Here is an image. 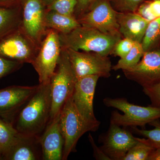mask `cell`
<instances>
[{
  "label": "cell",
  "instance_id": "obj_1",
  "mask_svg": "<svg viewBox=\"0 0 160 160\" xmlns=\"http://www.w3.org/2000/svg\"><path fill=\"white\" fill-rule=\"evenodd\" d=\"M51 104L50 84H39L37 90L17 113L13 126L18 132L39 137L50 119Z\"/></svg>",
  "mask_w": 160,
  "mask_h": 160
},
{
  "label": "cell",
  "instance_id": "obj_2",
  "mask_svg": "<svg viewBox=\"0 0 160 160\" xmlns=\"http://www.w3.org/2000/svg\"><path fill=\"white\" fill-rule=\"evenodd\" d=\"M59 37L62 48L95 52L105 57L112 54L116 44L122 38L121 35L106 34L82 26L69 33H59Z\"/></svg>",
  "mask_w": 160,
  "mask_h": 160
},
{
  "label": "cell",
  "instance_id": "obj_3",
  "mask_svg": "<svg viewBox=\"0 0 160 160\" xmlns=\"http://www.w3.org/2000/svg\"><path fill=\"white\" fill-rule=\"evenodd\" d=\"M77 81L67 50L62 48L56 68L49 83L52 99L49 121L59 114L65 103L72 96Z\"/></svg>",
  "mask_w": 160,
  "mask_h": 160
},
{
  "label": "cell",
  "instance_id": "obj_4",
  "mask_svg": "<svg viewBox=\"0 0 160 160\" xmlns=\"http://www.w3.org/2000/svg\"><path fill=\"white\" fill-rule=\"evenodd\" d=\"M103 103L107 107L121 110L124 114L117 111L112 113L110 122L123 127H137L145 128L154 120L160 118V108L150 106H142L131 104L125 98H106Z\"/></svg>",
  "mask_w": 160,
  "mask_h": 160
},
{
  "label": "cell",
  "instance_id": "obj_5",
  "mask_svg": "<svg viewBox=\"0 0 160 160\" xmlns=\"http://www.w3.org/2000/svg\"><path fill=\"white\" fill-rule=\"evenodd\" d=\"M99 78L89 75L79 79L72 95L76 109L88 131H96L101 124L95 116L93 107L95 91Z\"/></svg>",
  "mask_w": 160,
  "mask_h": 160
},
{
  "label": "cell",
  "instance_id": "obj_6",
  "mask_svg": "<svg viewBox=\"0 0 160 160\" xmlns=\"http://www.w3.org/2000/svg\"><path fill=\"white\" fill-rule=\"evenodd\" d=\"M62 47L57 31L48 29L32 65L37 72L39 84L50 83L61 54Z\"/></svg>",
  "mask_w": 160,
  "mask_h": 160
},
{
  "label": "cell",
  "instance_id": "obj_7",
  "mask_svg": "<svg viewBox=\"0 0 160 160\" xmlns=\"http://www.w3.org/2000/svg\"><path fill=\"white\" fill-rule=\"evenodd\" d=\"M21 29L40 48L48 29L46 25L47 6L42 0H21Z\"/></svg>",
  "mask_w": 160,
  "mask_h": 160
},
{
  "label": "cell",
  "instance_id": "obj_8",
  "mask_svg": "<svg viewBox=\"0 0 160 160\" xmlns=\"http://www.w3.org/2000/svg\"><path fill=\"white\" fill-rule=\"evenodd\" d=\"M60 125L64 140L62 160H66L71 152L76 151L80 138L89 132L76 109L72 96L60 112Z\"/></svg>",
  "mask_w": 160,
  "mask_h": 160
},
{
  "label": "cell",
  "instance_id": "obj_9",
  "mask_svg": "<svg viewBox=\"0 0 160 160\" xmlns=\"http://www.w3.org/2000/svg\"><path fill=\"white\" fill-rule=\"evenodd\" d=\"M117 14V12L109 0H96L88 11L77 19L81 26L93 28L106 34L121 35Z\"/></svg>",
  "mask_w": 160,
  "mask_h": 160
},
{
  "label": "cell",
  "instance_id": "obj_10",
  "mask_svg": "<svg viewBox=\"0 0 160 160\" xmlns=\"http://www.w3.org/2000/svg\"><path fill=\"white\" fill-rule=\"evenodd\" d=\"M77 80L89 75L108 78L111 75V62L108 57L93 52L66 49Z\"/></svg>",
  "mask_w": 160,
  "mask_h": 160
},
{
  "label": "cell",
  "instance_id": "obj_11",
  "mask_svg": "<svg viewBox=\"0 0 160 160\" xmlns=\"http://www.w3.org/2000/svg\"><path fill=\"white\" fill-rule=\"evenodd\" d=\"M39 48L20 28L0 41V56L32 64Z\"/></svg>",
  "mask_w": 160,
  "mask_h": 160
},
{
  "label": "cell",
  "instance_id": "obj_12",
  "mask_svg": "<svg viewBox=\"0 0 160 160\" xmlns=\"http://www.w3.org/2000/svg\"><path fill=\"white\" fill-rule=\"evenodd\" d=\"M128 79L142 87L160 81V48L144 52L142 60L133 68L123 70Z\"/></svg>",
  "mask_w": 160,
  "mask_h": 160
},
{
  "label": "cell",
  "instance_id": "obj_13",
  "mask_svg": "<svg viewBox=\"0 0 160 160\" xmlns=\"http://www.w3.org/2000/svg\"><path fill=\"white\" fill-rule=\"evenodd\" d=\"M126 128L110 122L107 133L103 140L101 149L112 160H123L129 149L138 142V138Z\"/></svg>",
  "mask_w": 160,
  "mask_h": 160
},
{
  "label": "cell",
  "instance_id": "obj_14",
  "mask_svg": "<svg viewBox=\"0 0 160 160\" xmlns=\"http://www.w3.org/2000/svg\"><path fill=\"white\" fill-rule=\"evenodd\" d=\"M12 86L0 90V116L7 118L16 114L26 105L38 88Z\"/></svg>",
  "mask_w": 160,
  "mask_h": 160
},
{
  "label": "cell",
  "instance_id": "obj_15",
  "mask_svg": "<svg viewBox=\"0 0 160 160\" xmlns=\"http://www.w3.org/2000/svg\"><path fill=\"white\" fill-rule=\"evenodd\" d=\"M42 160H62L64 140L60 125V113L50 120L39 136Z\"/></svg>",
  "mask_w": 160,
  "mask_h": 160
},
{
  "label": "cell",
  "instance_id": "obj_16",
  "mask_svg": "<svg viewBox=\"0 0 160 160\" xmlns=\"http://www.w3.org/2000/svg\"><path fill=\"white\" fill-rule=\"evenodd\" d=\"M42 150L39 137L21 134L4 155L2 159L8 160H42Z\"/></svg>",
  "mask_w": 160,
  "mask_h": 160
},
{
  "label": "cell",
  "instance_id": "obj_17",
  "mask_svg": "<svg viewBox=\"0 0 160 160\" xmlns=\"http://www.w3.org/2000/svg\"><path fill=\"white\" fill-rule=\"evenodd\" d=\"M119 31L124 38L135 42L142 43L149 22L136 12H118L117 14Z\"/></svg>",
  "mask_w": 160,
  "mask_h": 160
},
{
  "label": "cell",
  "instance_id": "obj_18",
  "mask_svg": "<svg viewBox=\"0 0 160 160\" xmlns=\"http://www.w3.org/2000/svg\"><path fill=\"white\" fill-rule=\"evenodd\" d=\"M21 21V5L11 8L0 7V41L18 29Z\"/></svg>",
  "mask_w": 160,
  "mask_h": 160
},
{
  "label": "cell",
  "instance_id": "obj_19",
  "mask_svg": "<svg viewBox=\"0 0 160 160\" xmlns=\"http://www.w3.org/2000/svg\"><path fill=\"white\" fill-rule=\"evenodd\" d=\"M46 25L47 29H53L59 33L63 34L69 33L81 26L74 16L61 14L48 9L46 14Z\"/></svg>",
  "mask_w": 160,
  "mask_h": 160
},
{
  "label": "cell",
  "instance_id": "obj_20",
  "mask_svg": "<svg viewBox=\"0 0 160 160\" xmlns=\"http://www.w3.org/2000/svg\"><path fill=\"white\" fill-rule=\"evenodd\" d=\"M18 132L12 123L0 118V159L11 147Z\"/></svg>",
  "mask_w": 160,
  "mask_h": 160
},
{
  "label": "cell",
  "instance_id": "obj_21",
  "mask_svg": "<svg viewBox=\"0 0 160 160\" xmlns=\"http://www.w3.org/2000/svg\"><path fill=\"white\" fill-rule=\"evenodd\" d=\"M160 42V17L149 22L141 45L144 52L154 49Z\"/></svg>",
  "mask_w": 160,
  "mask_h": 160
},
{
  "label": "cell",
  "instance_id": "obj_22",
  "mask_svg": "<svg viewBox=\"0 0 160 160\" xmlns=\"http://www.w3.org/2000/svg\"><path fill=\"white\" fill-rule=\"evenodd\" d=\"M144 53L141 43L136 42L128 54L123 58H120L117 64L112 67V69L123 71L133 68L140 62Z\"/></svg>",
  "mask_w": 160,
  "mask_h": 160
},
{
  "label": "cell",
  "instance_id": "obj_23",
  "mask_svg": "<svg viewBox=\"0 0 160 160\" xmlns=\"http://www.w3.org/2000/svg\"><path fill=\"white\" fill-rule=\"evenodd\" d=\"M138 142L129 149L123 160H148L155 148L146 142L145 138H138Z\"/></svg>",
  "mask_w": 160,
  "mask_h": 160
},
{
  "label": "cell",
  "instance_id": "obj_24",
  "mask_svg": "<svg viewBox=\"0 0 160 160\" xmlns=\"http://www.w3.org/2000/svg\"><path fill=\"white\" fill-rule=\"evenodd\" d=\"M149 125L154 127L151 130L138 129L137 127H131L135 133L146 138V142L155 149L160 148V121L154 120Z\"/></svg>",
  "mask_w": 160,
  "mask_h": 160
},
{
  "label": "cell",
  "instance_id": "obj_25",
  "mask_svg": "<svg viewBox=\"0 0 160 160\" xmlns=\"http://www.w3.org/2000/svg\"><path fill=\"white\" fill-rule=\"evenodd\" d=\"M149 22L160 17V0H145L136 11Z\"/></svg>",
  "mask_w": 160,
  "mask_h": 160
},
{
  "label": "cell",
  "instance_id": "obj_26",
  "mask_svg": "<svg viewBox=\"0 0 160 160\" xmlns=\"http://www.w3.org/2000/svg\"><path fill=\"white\" fill-rule=\"evenodd\" d=\"M78 0H55L47 6L48 10H53L61 14L74 16Z\"/></svg>",
  "mask_w": 160,
  "mask_h": 160
},
{
  "label": "cell",
  "instance_id": "obj_27",
  "mask_svg": "<svg viewBox=\"0 0 160 160\" xmlns=\"http://www.w3.org/2000/svg\"><path fill=\"white\" fill-rule=\"evenodd\" d=\"M145 0H109L113 9L118 12H135Z\"/></svg>",
  "mask_w": 160,
  "mask_h": 160
},
{
  "label": "cell",
  "instance_id": "obj_28",
  "mask_svg": "<svg viewBox=\"0 0 160 160\" xmlns=\"http://www.w3.org/2000/svg\"><path fill=\"white\" fill-rule=\"evenodd\" d=\"M134 41L130 39L124 38L120 39L116 44L112 54L123 58L126 56L134 46Z\"/></svg>",
  "mask_w": 160,
  "mask_h": 160
},
{
  "label": "cell",
  "instance_id": "obj_29",
  "mask_svg": "<svg viewBox=\"0 0 160 160\" xmlns=\"http://www.w3.org/2000/svg\"><path fill=\"white\" fill-rule=\"evenodd\" d=\"M143 91L149 98L151 106L160 108V81L143 87Z\"/></svg>",
  "mask_w": 160,
  "mask_h": 160
},
{
  "label": "cell",
  "instance_id": "obj_30",
  "mask_svg": "<svg viewBox=\"0 0 160 160\" xmlns=\"http://www.w3.org/2000/svg\"><path fill=\"white\" fill-rule=\"evenodd\" d=\"M23 63L8 59L0 56V79L20 69Z\"/></svg>",
  "mask_w": 160,
  "mask_h": 160
},
{
  "label": "cell",
  "instance_id": "obj_31",
  "mask_svg": "<svg viewBox=\"0 0 160 160\" xmlns=\"http://www.w3.org/2000/svg\"><path fill=\"white\" fill-rule=\"evenodd\" d=\"M96 0H78L77 4L75 9L74 16L77 19L88 11L90 6Z\"/></svg>",
  "mask_w": 160,
  "mask_h": 160
},
{
  "label": "cell",
  "instance_id": "obj_32",
  "mask_svg": "<svg viewBox=\"0 0 160 160\" xmlns=\"http://www.w3.org/2000/svg\"><path fill=\"white\" fill-rule=\"evenodd\" d=\"M88 138H89V142H90L92 149H93V156L96 159L110 160V158L104 153V152L101 149L100 147L99 148V147H98V146L96 145L94 140L90 133L88 136Z\"/></svg>",
  "mask_w": 160,
  "mask_h": 160
},
{
  "label": "cell",
  "instance_id": "obj_33",
  "mask_svg": "<svg viewBox=\"0 0 160 160\" xmlns=\"http://www.w3.org/2000/svg\"><path fill=\"white\" fill-rule=\"evenodd\" d=\"M21 0H0V7L11 8L20 6Z\"/></svg>",
  "mask_w": 160,
  "mask_h": 160
},
{
  "label": "cell",
  "instance_id": "obj_34",
  "mask_svg": "<svg viewBox=\"0 0 160 160\" xmlns=\"http://www.w3.org/2000/svg\"><path fill=\"white\" fill-rule=\"evenodd\" d=\"M148 160H160V148L153 150L148 158Z\"/></svg>",
  "mask_w": 160,
  "mask_h": 160
},
{
  "label": "cell",
  "instance_id": "obj_35",
  "mask_svg": "<svg viewBox=\"0 0 160 160\" xmlns=\"http://www.w3.org/2000/svg\"><path fill=\"white\" fill-rule=\"evenodd\" d=\"M55 0H42L43 2H44V4L46 6H49V5L51 4L52 2H54Z\"/></svg>",
  "mask_w": 160,
  "mask_h": 160
}]
</instances>
